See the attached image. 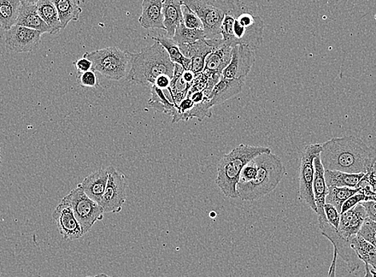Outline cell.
Masks as SVG:
<instances>
[{"label":"cell","mask_w":376,"mask_h":277,"mask_svg":"<svg viewBox=\"0 0 376 277\" xmlns=\"http://www.w3.org/2000/svg\"><path fill=\"white\" fill-rule=\"evenodd\" d=\"M38 13L51 29V34L58 33L63 29L58 11L52 0H39L37 4Z\"/></svg>","instance_id":"cell-30"},{"label":"cell","mask_w":376,"mask_h":277,"mask_svg":"<svg viewBox=\"0 0 376 277\" xmlns=\"http://www.w3.org/2000/svg\"><path fill=\"white\" fill-rule=\"evenodd\" d=\"M375 19L376 20V14H375Z\"/></svg>","instance_id":"cell-50"},{"label":"cell","mask_w":376,"mask_h":277,"mask_svg":"<svg viewBox=\"0 0 376 277\" xmlns=\"http://www.w3.org/2000/svg\"><path fill=\"white\" fill-rule=\"evenodd\" d=\"M351 245L358 258L365 264V273H368L369 267L376 269V247L368 242L360 235L351 238Z\"/></svg>","instance_id":"cell-26"},{"label":"cell","mask_w":376,"mask_h":277,"mask_svg":"<svg viewBox=\"0 0 376 277\" xmlns=\"http://www.w3.org/2000/svg\"><path fill=\"white\" fill-rule=\"evenodd\" d=\"M368 217L365 208L361 204L340 214L338 232L343 238L350 239L359 233L364 221Z\"/></svg>","instance_id":"cell-16"},{"label":"cell","mask_w":376,"mask_h":277,"mask_svg":"<svg viewBox=\"0 0 376 277\" xmlns=\"http://www.w3.org/2000/svg\"><path fill=\"white\" fill-rule=\"evenodd\" d=\"M254 161L257 165L256 178L237 185L239 198L246 202H254L272 192L287 173L281 159L272 152L263 153L256 156Z\"/></svg>","instance_id":"cell-4"},{"label":"cell","mask_w":376,"mask_h":277,"mask_svg":"<svg viewBox=\"0 0 376 277\" xmlns=\"http://www.w3.org/2000/svg\"><path fill=\"white\" fill-rule=\"evenodd\" d=\"M320 160L325 170L367 173L376 164V149L363 140L346 135L321 144Z\"/></svg>","instance_id":"cell-1"},{"label":"cell","mask_w":376,"mask_h":277,"mask_svg":"<svg viewBox=\"0 0 376 277\" xmlns=\"http://www.w3.org/2000/svg\"><path fill=\"white\" fill-rule=\"evenodd\" d=\"M375 270H376V269H375Z\"/></svg>","instance_id":"cell-51"},{"label":"cell","mask_w":376,"mask_h":277,"mask_svg":"<svg viewBox=\"0 0 376 277\" xmlns=\"http://www.w3.org/2000/svg\"><path fill=\"white\" fill-rule=\"evenodd\" d=\"M107 169L108 184L99 205L105 214H118L127 199L125 176L113 166Z\"/></svg>","instance_id":"cell-10"},{"label":"cell","mask_w":376,"mask_h":277,"mask_svg":"<svg viewBox=\"0 0 376 277\" xmlns=\"http://www.w3.org/2000/svg\"><path fill=\"white\" fill-rule=\"evenodd\" d=\"M187 97H189L195 104H201L206 99H208L207 96H206L204 91L189 93L187 94Z\"/></svg>","instance_id":"cell-44"},{"label":"cell","mask_w":376,"mask_h":277,"mask_svg":"<svg viewBox=\"0 0 376 277\" xmlns=\"http://www.w3.org/2000/svg\"><path fill=\"white\" fill-rule=\"evenodd\" d=\"M319 227L324 237L331 241L334 250H337V254L343 259L351 273L360 269L361 260L358 258L355 251L351 245V239L342 237L336 228H334L327 221H320Z\"/></svg>","instance_id":"cell-11"},{"label":"cell","mask_w":376,"mask_h":277,"mask_svg":"<svg viewBox=\"0 0 376 277\" xmlns=\"http://www.w3.org/2000/svg\"><path fill=\"white\" fill-rule=\"evenodd\" d=\"M74 66L79 73H84L92 70V62L83 56L74 62Z\"/></svg>","instance_id":"cell-41"},{"label":"cell","mask_w":376,"mask_h":277,"mask_svg":"<svg viewBox=\"0 0 376 277\" xmlns=\"http://www.w3.org/2000/svg\"><path fill=\"white\" fill-rule=\"evenodd\" d=\"M108 180V169L101 168L87 176L79 185L88 197L99 204L103 198L106 186H107Z\"/></svg>","instance_id":"cell-21"},{"label":"cell","mask_w":376,"mask_h":277,"mask_svg":"<svg viewBox=\"0 0 376 277\" xmlns=\"http://www.w3.org/2000/svg\"><path fill=\"white\" fill-rule=\"evenodd\" d=\"M366 173H346L339 171H325V178L327 187H358Z\"/></svg>","instance_id":"cell-28"},{"label":"cell","mask_w":376,"mask_h":277,"mask_svg":"<svg viewBox=\"0 0 376 277\" xmlns=\"http://www.w3.org/2000/svg\"><path fill=\"white\" fill-rule=\"evenodd\" d=\"M131 68L127 80L143 87H151L158 76L162 75L173 78L175 63L170 59L163 47L155 41L138 53L129 52Z\"/></svg>","instance_id":"cell-3"},{"label":"cell","mask_w":376,"mask_h":277,"mask_svg":"<svg viewBox=\"0 0 376 277\" xmlns=\"http://www.w3.org/2000/svg\"><path fill=\"white\" fill-rule=\"evenodd\" d=\"M184 69L179 64L175 63V70L173 78L171 81V85L168 88V90L171 94L172 101L178 107L182 100L186 98L188 92L191 90L192 84H189L184 80L183 78V73Z\"/></svg>","instance_id":"cell-27"},{"label":"cell","mask_w":376,"mask_h":277,"mask_svg":"<svg viewBox=\"0 0 376 277\" xmlns=\"http://www.w3.org/2000/svg\"><path fill=\"white\" fill-rule=\"evenodd\" d=\"M63 199L72 207L85 234L90 231L96 222L104 220L105 212L101 206L88 197L79 185Z\"/></svg>","instance_id":"cell-7"},{"label":"cell","mask_w":376,"mask_h":277,"mask_svg":"<svg viewBox=\"0 0 376 277\" xmlns=\"http://www.w3.org/2000/svg\"><path fill=\"white\" fill-rule=\"evenodd\" d=\"M321 144L308 145L303 149L299 168V199L316 214L313 194L314 159L320 154Z\"/></svg>","instance_id":"cell-8"},{"label":"cell","mask_w":376,"mask_h":277,"mask_svg":"<svg viewBox=\"0 0 376 277\" xmlns=\"http://www.w3.org/2000/svg\"><path fill=\"white\" fill-rule=\"evenodd\" d=\"M268 152L272 150L268 147L240 144L223 156L218 164L215 179V184L223 195L238 198L237 185L243 168L258 155Z\"/></svg>","instance_id":"cell-5"},{"label":"cell","mask_w":376,"mask_h":277,"mask_svg":"<svg viewBox=\"0 0 376 277\" xmlns=\"http://www.w3.org/2000/svg\"><path fill=\"white\" fill-rule=\"evenodd\" d=\"M83 56L92 62L94 72L101 73L110 80L119 81L125 78L130 63L129 51L115 47L85 52Z\"/></svg>","instance_id":"cell-6"},{"label":"cell","mask_w":376,"mask_h":277,"mask_svg":"<svg viewBox=\"0 0 376 277\" xmlns=\"http://www.w3.org/2000/svg\"><path fill=\"white\" fill-rule=\"evenodd\" d=\"M231 47L221 43L215 47L213 51L206 58L203 73L209 78L220 79L225 70L232 60Z\"/></svg>","instance_id":"cell-15"},{"label":"cell","mask_w":376,"mask_h":277,"mask_svg":"<svg viewBox=\"0 0 376 277\" xmlns=\"http://www.w3.org/2000/svg\"><path fill=\"white\" fill-rule=\"evenodd\" d=\"M151 97L149 104L151 108L160 113L170 115L173 117V123L179 122L178 109L176 108L172 100H169L161 88L153 85L151 87Z\"/></svg>","instance_id":"cell-24"},{"label":"cell","mask_w":376,"mask_h":277,"mask_svg":"<svg viewBox=\"0 0 376 277\" xmlns=\"http://www.w3.org/2000/svg\"><path fill=\"white\" fill-rule=\"evenodd\" d=\"M58 11L63 29H65L70 22L78 21L83 9L79 0H52Z\"/></svg>","instance_id":"cell-25"},{"label":"cell","mask_w":376,"mask_h":277,"mask_svg":"<svg viewBox=\"0 0 376 277\" xmlns=\"http://www.w3.org/2000/svg\"><path fill=\"white\" fill-rule=\"evenodd\" d=\"M173 39L178 45L192 44L199 40L206 39L203 30L187 28L184 22L176 27Z\"/></svg>","instance_id":"cell-33"},{"label":"cell","mask_w":376,"mask_h":277,"mask_svg":"<svg viewBox=\"0 0 376 277\" xmlns=\"http://www.w3.org/2000/svg\"><path fill=\"white\" fill-rule=\"evenodd\" d=\"M22 2V1H21ZM15 25L33 29L41 33L51 34V29L40 17L37 4L22 2Z\"/></svg>","instance_id":"cell-22"},{"label":"cell","mask_w":376,"mask_h":277,"mask_svg":"<svg viewBox=\"0 0 376 277\" xmlns=\"http://www.w3.org/2000/svg\"><path fill=\"white\" fill-rule=\"evenodd\" d=\"M21 5V0H0V27L5 32L15 25Z\"/></svg>","instance_id":"cell-29"},{"label":"cell","mask_w":376,"mask_h":277,"mask_svg":"<svg viewBox=\"0 0 376 277\" xmlns=\"http://www.w3.org/2000/svg\"><path fill=\"white\" fill-rule=\"evenodd\" d=\"M365 202V196L361 192H357L355 195L351 197L344 203L341 209V212L340 214H344V212L354 208L357 204H361Z\"/></svg>","instance_id":"cell-40"},{"label":"cell","mask_w":376,"mask_h":277,"mask_svg":"<svg viewBox=\"0 0 376 277\" xmlns=\"http://www.w3.org/2000/svg\"><path fill=\"white\" fill-rule=\"evenodd\" d=\"M21 1L27 4H37L39 0H21Z\"/></svg>","instance_id":"cell-46"},{"label":"cell","mask_w":376,"mask_h":277,"mask_svg":"<svg viewBox=\"0 0 376 277\" xmlns=\"http://www.w3.org/2000/svg\"><path fill=\"white\" fill-rule=\"evenodd\" d=\"M257 175V165L254 160L251 161L241 172L239 184H244L253 180Z\"/></svg>","instance_id":"cell-38"},{"label":"cell","mask_w":376,"mask_h":277,"mask_svg":"<svg viewBox=\"0 0 376 277\" xmlns=\"http://www.w3.org/2000/svg\"><path fill=\"white\" fill-rule=\"evenodd\" d=\"M78 81L80 85L84 87L96 88L99 86L98 76L92 70L84 73H80Z\"/></svg>","instance_id":"cell-37"},{"label":"cell","mask_w":376,"mask_h":277,"mask_svg":"<svg viewBox=\"0 0 376 277\" xmlns=\"http://www.w3.org/2000/svg\"><path fill=\"white\" fill-rule=\"evenodd\" d=\"M325 212L327 221L334 228L338 229L340 221V212L330 204H325Z\"/></svg>","instance_id":"cell-39"},{"label":"cell","mask_w":376,"mask_h":277,"mask_svg":"<svg viewBox=\"0 0 376 277\" xmlns=\"http://www.w3.org/2000/svg\"><path fill=\"white\" fill-rule=\"evenodd\" d=\"M203 23L206 39L220 38L223 11L218 0H181ZM222 38V37H221Z\"/></svg>","instance_id":"cell-9"},{"label":"cell","mask_w":376,"mask_h":277,"mask_svg":"<svg viewBox=\"0 0 376 277\" xmlns=\"http://www.w3.org/2000/svg\"><path fill=\"white\" fill-rule=\"evenodd\" d=\"M244 84V80L227 79L221 76L208 97L211 104L214 107L237 96L242 91Z\"/></svg>","instance_id":"cell-20"},{"label":"cell","mask_w":376,"mask_h":277,"mask_svg":"<svg viewBox=\"0 0 376 277\" xmlns=\"http://www.w3.org/2000/svg\"><path fill=\"white\" fill-rule=\"evenodd\" d=\"M358 235L376 247V221L368 217Z\"/></svg>","instance_id":"cell-35"},{"label":"cell","mask_w":376,"mask_h":277,"mask_svg":"<svg viewBox=\"0 0 376 277\" xmlns=\"http://www.w3.org/2000/svg\"><path fill=\"white\" fill-rule=\"evenodd\" d=\"M183 55L190 60V70L196 75L203 73L206 58L213 51L207 39L192 44L179 45Z\"/></svg>","instance_id":"cell-17"},{"label":"cell","mask_w":376,"mask_h":277,"mask_svg":"<svg viewBox=\"0 0 376 277\" xmlns=\"http://www.w3.org/2000/svg\"><path fill=\"white\" fill-rule=\"evenodd\" d=\"M0 164H1V147H0Z\"/></svg>","instance_id":"cell-49"},{"label":"cell","mask_w":376,"mask_h":277,"mask_svg":"<svg viewBox=\"0 0 376 277\" xmlns=\"http://www.w3.org/2000/svg\"><path fill=\"white\" fill-rule=\"evenodd\" d=\"M52 217L56 221L58 231L64 240L73 241L83 238L85 235L72 207L65 200L61 199L53 211Z\"/></svg>","instance_id":"cell-14"},{"label":"cell","mask_w":376,"mask_h":277,"mask_svg":"<svg viewBox=\"0 0 376 277\" xmlns=\"http://www.w3.org/2000/svg\"><path fill=\"white\" fill-rule=\"evenodd\" d=\"M223 11L220 35L231 48L246 45L257 50L263 38L264 23L261 17L251 13L240 0H218Z\"/></svg>","instance_id":"cell-2"},{"label":"cell","mask_w":376,"mask_h":277,"mask_svg":"<svg viewBox=\"0 0 376 277\" xmlns=\"http://www.w3.org/2000/svg\"><path fill=\"white\" fill-rule=\"evenodd\" d=\"M181 0H164L163 7V25L168 37L173 38L176 27L184 22Z\"/></svg>","instance_id":"cell-23"},{"label":"cell","mask_w":376,"mask_h":277,"mask_svg":"<svg viewBox=\"0 0 376 277\" xmlns=\"http://www.w3.org/2000/svg\"><path fill=\"white\" fill-rule=\"evenodd\" d=\"M360 190V187H328L326 203L333 205L339 212H341L342 206L346 200L359 192Z\"/></svg>","instance_id":"cell-32"},{"label":"cell","mask_w":376,"mask_h":277,"mask_svg":"<svg viewBox=\"0 0 376 277\" xmlns=\"http://www.w3.org/2000/svg\"><path fill=\"white\" fill-rule=\"evenodd\" d=\"M172 78H170L168 75H162L158 76V78L156 79L155 82V86H156L158 88H161V90H168V88L170 87V85H171Z\"/></svg>","instance_id":"cell-42"},{"label":"cell","mask_w":376,"mask_h":277,"mask_svg":"<svg viewBox=\"0 0 376 277\" xmlns=\"http://www.w3.org/2000/svg\"><path fill=\"white\" fill-rule=\"evenodd\" d=\"M213 107V106L211 104L210 99H206L201 104H194L192 109L182 116L181 121H190L193 118H197L199 121H202L204 118H211L213 116V113H211Z\"/></svg>","instance_id":"cell-34"},{"label":"cell","mask_w":376,"mask_h":277,"mask_svg":"<svg viewBox=\"0 0 376 277\" xmlns=\"http://www.w3.org/2000/svg\"><path fill=\"white\" fill-rule=\"evenodd\" d=\"M43 33L33 29L15 25L4 33L6 47L16 53L32 52L41 43Z\"/></svg>","instance_id":"cell-13"},{"label":"cell","mask_w":376,"mask_h":277,"mask_svg":"<svg viewBox=\"0 0 376 277\" xmlns=\"http://www.w3.org/2000/svg\"><path fill=\"white\" fill-rule=\"evenodd\" d=\"M315 174L313 180V194L316 205V214L318 215V221H327L325 212L326 197L328 193V187L325 178V168L322 166L320 156L314 159Z\"/></svg>","instance_id":"cell-18"},{"label":"cell","mask_w":376,"mask_h":277,"mask_svg":"<svg viewBox=\"0 0 376 277\" xmlns=\"http://www.w3.org/2000/svg\"><path fill=\"white\" fill-rule=\"evenodd\" d=\"M151 39L163 47L174 63L179 64L186 70L190 69V60H188L183 55V53L180 51V46L172 38L165 37V35H158V37H152Z\"/></svg>","instance_id":"cell-31"},{"label":"cell","mask_w":376,"mask_h":277,"mask_svg":"<svg viewBox=\"0 0 376 277\" xmlns=\"http://www.w3.org/2000/svg\"><path fill=\"white\" fill-rule=\"evenodd\" d=\"M361 204L365 208L370 219L376 221V202H364L361 203Z\"/></svg>","instance_id":"cell-43"},{"label":"cell","mask_w":376,"mask_h":277,"mask_svg":"<svg viewBox=\"0 0 376 277\" xmlns=\"http://www.w3.org/2000/svg\"><path fill=\"white\" fill-rule=\"evenodd\" d=\"M163 2L164 0H143L142 13L139 18L141 27L165 31L163 25Z\"/></svg>","instance_id":"cell-19"},{"label":"cell","mask_w":376,"mask_h":277,"mask_svg":"<svg viewBox=\"0 0 376 277\" xmlns=\"http://www.w3.org/2000/svg\"><path fill=\"white\" fill-rule=\"evenodd\" d=\"M368 172H371L374 176V178L376 179V164L374 165L371 170L368 171Z\"/></svg>","instance_id":"cell-48"},{"label":"cell","mask_w":376,"mask_h":277,"mask_svg":"<svg viewBox=\"0 0 376 277\" xmlns=\"http://www.w3.org/2000/svg\"><path fill=\"white\" fill-rule=\"evenodd\" d=\"M86 277H111L107 274H105V273H99V274H97L96 276H86Z\"/></svg>","instance_id":"cell-47"},{"label":"cell","mask_w":376,"mask_h":277,"mask_svg":"<svg viewBox=\"0 0 376 277\" xmlns=\"http://www.w3.org/2000/svg\"><path fill=\"white\" fill-rule=\"evenodd\" d=\"M337 255V250H334L333 260L330 266V269H329L327 277H336Z\"/></svg>","instance_id":"cell-45"},{"label":"cell","mask_w":376,"mask_h":277,"mask_svg":"<svg viewBox=\"0 0 376 277\" xmlns=\"http://www.w3.org/2000/svg\"><path fill=\"white\" fill-rule=\"evenodd\" d=\"M182 13H183L184 25L187 28L203 30L202 21L193 11L183 4L182 6Z\"/></svg>","instance_id":"cell-36"},{"label":"cell","mask_w":376,"mask_h":277,"mask_svg":"<svg viewBox=\"0 0 376 277\" xmlns=\"http://www.w3.org/2000/svg\"><path fill=\"white\" fill-rule=\"evenodd\" d=\"M256 50L249 46L237 45L232 50V60L223 70L222 76L227 79L244 80L251 72L256 62Z\"/></svg>","instance_id":"cell-12"}]
</instances>
